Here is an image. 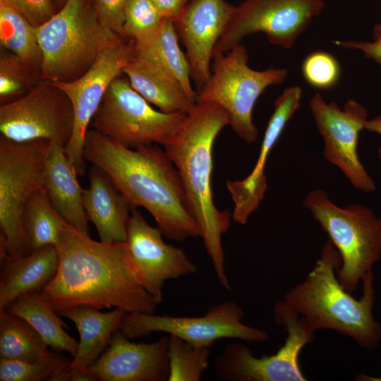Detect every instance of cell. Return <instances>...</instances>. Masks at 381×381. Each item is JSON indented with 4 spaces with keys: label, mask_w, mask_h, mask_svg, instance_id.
<instances>
[{
    "label": "cell",
    "mask_w": 381,
    "mask_h": 381,
    "mask_svg": "<svg viewBox=\"0 0 381 381\" xmlns=\"http://www.w3.org/2000/svg\"><path fill=\"white\" fill-rule=\"evenodd\" d=\"M83 156L109 176L132 210L146 209L164 237L182 241L200 236L179 174L159 145L131 149L92 129L86 133Z\"/></svg>",
    "instance_id": "obj_2"
},
{
    "label": "cell",
    "mask_w": 381,
    "mask_h": 381,
    "mask_svg": "<svg viewBox=\"0 0 381 381\" xmlns=\"http://www.w3.org/2000/svg\"><path fill=\"white\" fill-rule=\"evenodd\" d=\"M212 59V72L198 93L197 102L222 107L230 116L234 132L245 142L253 143L258 136L253 120L254 106L268 87L286 79L288 71L274 67L262 71L251 68L247 49L241 44Z\"/></svg>",
    "instance_id": "obj_7"
},
{
    "label": "cell",
    "mask_w": 381,
    "mask_h": 381,
    "mask_svg": "<svg viewBox=\"0 0 381 381\" xmlns=\"http://www.w3.org/2000/svg\"><path fill=\"white\" fill-rule=\"evenodd\" d=\"M356 378V380L362 381H381V377H370L365 374H361Z\"/></svg>",
    "instance_id": "obj_40"
},
{
    "label": "cell",
    "mask_w": 381,
    "mask_h": 381,
    "mask_svg": "<svg viewBox=\"0 0 381 381\" xmlns=\"http://www.w3.org/2000/svg\"><path fill=\"white\" fill-rule=\"evenodd\" d=\"M41 80L40 67L10 52H1L0 56L1 104L25 95Z\"/></svg>",
    "instance_id": "obj_30"
},
{
    "label": "cell",
    "mask_w": 381,
    "mask_h": 381,
    "mask_svg": "<svg viewBox=\"0 0 381 381\" xmlns=\"http://www.w3.org/2000/svg\"><path fill=\"white\" fill-rule=\"evenodd\" d=\"M168 336L135 343L118 329L89 370L95 380L165 381L169 375Z\"/></svg>",
    "instance_id": "obj_17"
},
{
    "label": "cell",
    "mask_w": 381,
    "mask_h": 381,
    "mask_svg": "<svg viewBox=\"0 0 381 381\" xmlns=\"http://www.w3.org/2000/svg\"><path fill=\"white\" fill-rule=\"evenodd\" d=\"M168 381H198L209 366L210 348L194 346L169 335Z\"/></svg>",
    "instance_id": "obj_31"
},
{
    "label": "cell",
    "mask_w": 381,
    "mask_h": 381,
    "mask_svg": "<svg viewBox=\"0 0 381 381\" xmlns=\"http://www.w3.org/2000/svg\"><path fill=\"white\" fill-rule=\"evenodd\" d=\"M55 1H57V2H59H59H60V3L64 2V4L67 0H55Z\"/></svg>",
    "instance_id": "obj_41"
},
{
    "label": "cell",
    "mask_w": 381,
    "mask_h": 381,
    "mask_svg": "<svg viewBox=\"0 0 381 381\" xmlns=\"http://www.w3.org/2000/svg\"><path fill=\"white\" fill-rule=\"evenodd\" d=\"M0 44L4 49L41 68L36 28L6 0H0Z\"/></svg>",
    "instance_id": "obj_29"
},
{
    "label": "cell",
    "mask_w": 381,
    "mask_h": 381,
    "mask_svg": "<svg viewBox=\"0 0 381 381\" xmlns=\"http://www.w3.org/2000/svg\"><path fill=\"white\" fill-rule=\"evenodd\" d=\"M309 107L323 139L325 159L338 167L358 190L375 191V183L358 154L359 135L368 120L366 108L351 99L341 108L334 102H327L318 92L311 97Z\"/></svg>",
    "instance_id": "obj_15"
},
{
    "label": "cell",
    "mask_w": 381,
    "mask_h": 381,
    "mask_svg": "<svg viewBox=\"0 0 381 381\" xmlns=\"http://www.w3.org/2000/svg\"><path fill=\"white\" fill-rule=\"evenodd\" d=\"M128 0H94V8L101 23L118 35L125 37L124 11Z\"/></svg>",
    "instance_id": "obj_35"
},
{
    "label": "cell",
    "mask_w": 381,
    "mask_h": 381,
    "mask_svg": "<svg viewBox=\"0 0 381 381\" xmlns=\"http://www.w3.org/2000/svg\"><path fill=\"white\" fill-rule=\"evenodd\" d=\"M243 318V309L234 301L226 300L210 306L204 315L198 317L127 313L119 330L130 339L161 332L194 346L208 348L222 339L255 342L268 339L266 332L245 325Z\"/></svg>",
    "instance_id": "obj_10"
},
{
    "label": "cell",
    "mask_w": 381,
    "mask_h": 381,
    "mask_svg": "<svg viewBox=\"0 0 381 381\" xmlns=\"http://www.w3.org/2000/svg\"><path fill=\"white\" fill-rule=\"evenodd\" d=\"M53 355L26 321L6 310H0V359L33 361Z\"/></svg>",
    "instance_id": "obj_28"
},
{
    "label": "cell",
    "mask_w": 381,
    "mask_h": 381,
    "mask_svg": "<svg viewBox=\"0 0 381 381\" xmlns=\"http://www.w3.org/2000/svg\"><path fill=\"white\" fill-rule=\"evenodd\" d=\"M58 260L56 248L50 245L1 262L0 310L23 295L41 292L54 277Z\"/></svg>",
    "instance_id": "obj_22"
},
{
    "label": "cell",
    "mask_w": 381,
    "mask_h": 381,
    "mask_svg": "<svg viewBox=\"0 0 381 381\" xmlns=\"http://www.w3.org/2000/svg\"><path fill=\"white\" fill-rule=\"evenodd\" d=\"M164 18L175 23L181 16L188 0H151Z\"/></svg>",
    "instance_id": "obj_38"
},
{
    "label": "cell",
    "mask_w": 381,
    "mask_h": 381,
    "mask_svg": "<svg viewBox=\"0 0 381 381\" xmlns=\"http://www.w3.org/2000/svg\"><path fill=\"white\" fill-rule=\"evenodd\" d=\"M186 114L155 109L128 79L120 75L107 90L91 124L95 131L128 148L153 144L164 146Z\"/></svg>",
    "instance_id": "obj_9"
},
{
    "label": "cell",
    "mask_w": 381,
    "mask_h": 381,
    "mask_svg": "<svg viewBox=\"0 0 381 381\" xmlns=\"http://www.w3.org/2000/svg\"><path fill=\"white\" fill-rule=\"evenodd\" d=\"M157 227L150 226L136 209L131 210L125 241L130 260L147 292L163 301L167 280L193 274L198 270L181 248L166 243Z\"/></svg>",
    "instance_id": "obj_16"
},
{
    "label": "cell",
    "mask_w": 381,
    "mask_h": 381,
    "mask_svg": "<svg viewBox=\"0 0 381 381\" xmlns=\"http://www.w3.org/2000/svg\"><path fill=\"white\" fill-rule=\"evenodd\" d=\"M133 53L132 40L128 43L121 38L104 48L77 79L52 82L66 93L73 106V128L64 151L78 176L85 171L83 153L88 126L111 83L123 73Z\"/></svg>",
    "instance_id": "obj_14"
},
{
    "label": "cell",
    "mask_w": 381,
    "mask_h": 381,
    "mask_svg": "<svg viewBox=\"0 0 381 381\" xmlns=\"http://www.w3.org/2000/svg\"><path fill=\"white\" fill-rule=\"evenodd\" d=\"M365 130L381 135V114L367 121ZM378 157L381 160V147L378 150Z\"/></svg>",
    "instance_id": "obj_39"
},
{
    "label": "cell",
    "mask_w": 381,
    "mask_h": 381,
    "mask_svg": "<svg viewBox=\"0 0 381 381\" xmlns=\"http://www.w3.org/2000/svg\"><path fill=\"white\" fill-rule=\"evenodd\" d=\"M60 316L71 320L75 325L80 341L77 353L68 368L61 376L62 381H90L89 367L107 347L113 334L119 329L126 311L116 308L103 313L88 306H80L62 310Z\"/></svg>",
    "instance_id": "obj_20"
},
{
    "label": "cell",
    "mask_w": 381,
    "mask_h": 381,
    "mask_svg": "<svg viewBox=\"0 0 381 381\" xmlns=\"http://www.w3.org/2000/svg\"><path fill=\"white\" fill-rule=\"evenodd\" d=\"M235 8L225 0H192L174 23L186 47L191 78L200 88L210 77L214 47Z\"/></svg>",
    "instance_id": "obj_18"
},
{
    "label": "cell",
    "mask_w": 381,
    "mask_h": 381,
    "mask_svg": "<svg viewBox=\"0 0 381 381\" xmlns=\"http://www.w3.org/2000/svg\"><path fill=\"white\" fill-rule=\"evenodd\" d=\"M230 121L229 114L219 105L196 102L171 140L162 146L179 174L188 210L198 224L217 279L228 290L231 285L222 238L229 229L232 215L214 205L211 179L213 145Z\"/></svg>",
    "instance_id": "obj_3"
},
{
    "label": "cell",
    "mask_w": 381,
    "mask_h": 381,
    "mask_svg": "<svg viewBox=\"0 0 381 381\" xmlns=\"http://www.w3.org/2000/svg\"><path fill=\"white\" fill-rule=\"evenodd\" d=\"M73 123L69 98L47 80H41L25 95L0 107L1 135L15 142L47 140L65 147Z\"/></svg>",
    "instance_id": "obj_13"
},
{
    "label": "cell",
    "mask_w": 381,
    "mask_h": 381,
    "mask_svg": "<svg viewBox=\"0 0 381 381\" xmlns=\"http://www.w3.org/2000/svg\"><path fill=\"white\" fill-rule=\"evenodd\" d=\"M341 263L339 252L328 239L305 279L274 306L303 318L314 332L332 329L352 338L360 346L373 350L381 340V324L373 315L375 296L373 270L363 278V295L356 299L337 279L336 270Z\"/></svg>",
    "instance_id": "obj_4"
},
{
    "label": "cell",
    "mask_w": 381,
    "mask_h": 381,
    "mask_svg": "<svg viewBox=\"0 0 381 381\" xmlns=\"http://www.w3.org/2000/svg\"><path fill=\"white\" fill-rule=\"evenodd\" d=\"M36 30L41 80L51 82L77 79L104 48L123 38L101 23L89 0H67Z\"/></svg>",
    "instance_id": "obj_5"
},
{
    "label": "cell",
    "mask_w": 381,
    "mask_h": 381,
    "mask_svg": "<svg viewBox=\"0 0 381 381\" xmlns=\"http://www.w3.org/2000/svg\"><path fill=\"white\" fill-rule=\"evenodd\" d=\"M301 71L305 80L312 87L320 90L334 87L341 75L337 59L324 51L309 54L303 61Z\"/></svg>",
    "instance_id": "obj_34"
},
{
    "label": "cell",
    "mask_w": 381,
    "mask_h": 381,
    "mask_svg": "<svg viewBox=\"0 0 381 381\" xmlns=\"http://www.w3.org/2000/svg\"><path fill=\"white\" fill-rule=\"evenodd\" d=\"M324 7L323 0H245L236 6L213 57L259 32L264 33L270 44L291 49Z\"/></svg>",
    "instance_id": "obj_12"
},
{
    "label": "cell",
    "mask_w": 381,
    "mask_h": 381,
    "mask_svg": "<svg viewBox=\"0 0 381 381\" xmlns=\"http://www.w3.org/2000/svg\"><path fill=\"white\" fill-rule=\"evenodd\" d=\"M6 310L26 321L48 346L73 357L76 354L78 341L65 332L64 327H67L66 324L41 292L18 297Z\"/></svg>",
    "instance_id": "obj_26"
},
{
    "label": "cell",
    "mask_w": 381,
    "mask_h": 381,
    "mask_svg": "<svg viewBox=\"0 0 381 381\" xmlns=\"http://www.w3.org/2000/svg\"><path fill=\"white\" fill-rule=\"evenodd\" d=\"M302 93L301 87L291 86L277 97L253 171L242 180L226 182L227 189L234 204L232 219L238 224H247L250 216L264 199L267 188V179L265 173L267 160L287 123L299 109Z\"/></svg>",
    "instance_id": "obj_19"
},
{
    "label": "cell",
    "mask_w": 381,
    "mask_h": 381,
    "mask_svg": "<svg viewBox=\"0 0 381 381\" xmlns=\"http://www.w3.org/2000/svg\"><path fill=\"white\" fill-rule=\"evenodd\" d=\"M25 234L32 250L56 246L68 222L53 207L43 187L27 201L22 214Z\"/></svg>",
    "instance_id": "obj_27"
},
{
    "label": "cell",
    "mask_w": 381,
    "mask_h": 381,
    "mask_svg": "<svg viewBox=\"0 0 381 381\" xmlns=\"http://www.w3.org/2000/svg\"><path fill=\"white\" fill-rule=\"evenodd\" d=\"M56 248L57 270L41 294L56 313L88 306L154 314L159 303L141 284L125 242L96 241L68 223Z\"/></svg>",
    "instance_id": "obj_1"
},
{
    "label": "cell",
    "mask_w": 381,
    "mask_h": 381,
    "mask_svg": "<svg viewBox=\"0 0 381 381\" xmlns=\"http://www.w3.org/2000/svg\"><path fill=\"white\" fill-rule=\"evenodd\" d=\"M339 252L341 263L336 270L344 289L353 293L381 258V218L361 204L341 207L322 189L309 191L303 200Z\"/></svg>",
    "instance_id": "obj_6"
},
{
    "label": "cell",
    "mask_w": 381,
    "mask_h": 381,
    "mask_svg": "<svg viewBox=\"0 0 381 381\" xmlns=\"http://www.w3.org/2000/svg\"><path fill=\"white\" fill-rule=\"evenodd\" d=\"M334 43L343 49L359 51L365 59L381 65V23L373 26L372 41L337 40Z\"/></svg>",
    "instance_id": "obj_37"
},
{
    "label": "cell",
    "mask_w": 381,
    "mask_h": 381,
    "mask_svg": "<svg viewBox=\"0 0 381 381\" xmlns=\"http://www.w3.org/2000/svg\"><path fill=\"white\" fill-rule=\"evenodd\" d=\"M70 363L55 353L50 358L33 361L0 359V380L51 381L54 376L66 370Z\"/></svg>",
    "instance_id": "obj_32"
},
{
    "label": "cell",
    "mask_w": 381,
    "mask_h": 381,
    "mask_svg": "<svg viewBox=\"0 0 381 381\" xmlns=\"http://www.w3.org/2000/svg\"><path fill=\"white\" fill-rule=\"evenodd\" d=\"M77 171L67 158L64 146L50 142L44 188L53 207L71 224L88 234V219L83 204V189Z\"/></svg>",
    "instance_id": "obj_23"
},
{
    "label": "cell",
    "mask_w": 381,
    "mask_h": 381,
    "mask_svg": "<svg viewBox=\"0 0 381 381\" xmlns=\"http://www.w3.org/2000/svg\"><path fill=\"white\" fill-rule=\"evenodd\" d=\"M164 17L151 0H128L124 11L125 37L139 41L152 35Z\"/></svg>",
    "instance_id": "obj_33"
},
{
    "label": "cell",
    "mask_w": 381,
    "mask_h": 381,
    "mask_svg": "<svg viewBox=\"0 0 381 381\" xmlns=\"http://www.w3.org/2000/svg\"><path fill=\"white\" fill-rule=\"evenodd\" d=\"M123 73L132 87L161 111L188 113L195 104L164 67L135 52L123 68Z\"/></svg>",
    "instance_id": "obj_24"
},
{
    "label": "cell",
    "mask_w": 381,
    "mask_h": 381,
    "mask_svg": "<svg viewBox=\"0 0 381 381\" xmlns=\"http://www.w3.org/2000/svg\"><path fill=\"white\" fill-rule=\"evenodd\" d=\"M275 322L285 327L287 336L277 353L256 357L241 343L228 344L215 361L217 377L226 381H305L299 365L302 349L315 337L303 318L274 308Z\"/></svg>",
    "instance_id": "obj_11"
},
{
    "label": "cell",
    "mask_w": 381,
    "mask_h": 381,
    "mask_svg": "<svg viewBox=\"0 0 381 381\" xmlns=\"http://www.w3.org/2000/svg\"><path fill=\"white\" fill-rule=\"evenodd\" d=\"M178 34L174 23L164 18L157 31L150 37L133 41L135 53L147 57L161 65L181 85L189 99L196 102L198 93L191 82L190 66L178 42Z\"/></svg>",
    "instance_id": "obj_25"
},
{
    "label": "cell",
    "mask_w": 381,
    "mask_h": 381,
    "mask_svg": "<svg viewBox=\"0 0 381 381\" xmlns=\"http://www.w3.org/2000/svg\"><path fill=\"white\" fill-rule=\"evenodd\" d=\"M20 12L35 28L47 21L55 13L52 0H6Z\"/></svg>",
    "instance_id": "obj_36"
},
{
    "label": "cell",
    "mask_w": 381,
    "mask_h": 381,
    "mask_svg": "<svg viewBox=\"0 0 381 381\" xmlns=\"http://www.w3.org/2000/svg\"><path fill=\"white\" fill-rule=\"evenodd\" d=\"M50 141L18 143L0 138V228L8 257L30 254L22 214L30 196L44 187Z\"/></svg>",
    "instance_id": "obj_8"
},
{
    "label": "cell",
    "mask_w": 381,
    "mask_h": 381,
    "mask_svg": "<svg viewBox=\"0 0 381 381\" xmlns=\"http://www.w3.org/2000/svg\"><path fill=\"white\" fill-rule=\"evenodd\" d=\"M89 187L83 189V204L88 221L96 227L100 241L125 242L132 210L109 176L99 167L89 169Z\"/></svg>",
    "instance_id": "obj_21"
}]
</instances>
